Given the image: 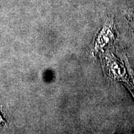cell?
<instances>
[{
    "mask_svg": "<svg viewBox=\"0 0 134 134\" xmlns=\"http://www.w3.org/2000/svg\"><path fill=\"white\" fill-rule=\"evenodd\" d=\"M125 58V60L124 61V63L125 65H126L129 75L128 80H127V81L125 83V86L129 90V91L131 92L134 98V71L132 69L131 67H130L127 58Z\"/></svg>",
    "mask_w": 134,
    "mask_h": 134,
    "instance_id": "obj_3",
    "label": "cell"
},
{
    "mask_svg": "<svg viewBox=\"0 0 134 134\" xmlns=\"http://www.w3.org/2000/svg\"><path fill=\"white\" fill-rule=\"evenodd\" d=\"M115 38V26L113 19L108 18L94 38L91 52L94 56L104 52V48L114 41Z\"/></svg>",
    "mask_w": 134,
    "mask_h": 134,
    "instance_id": "obj_2",
    "label": "cell"
},
{
    "mask_svg": "<svg viewBox=\"0 0 134 134\" xmlns=\"http://www.w3.org/2000/svg\"><path fill=\"white\" fill-rule=\"evenodd\" d=\"M100 55L104 71L106 76L113 81L125 83L128 80L129 75L126 65L124 66V62L120 61L109 52H104Z\"/></svg>",
    "mask_w": 134,
    "mask_h": 134,
    "instance_id": "obj_1",
    "label": "cell"
},
{
    "mask_svg": "<svg viewBox=\"0 0 134 134\" xmlns=\"http://www.w3.org/2000/svg\"><path fill=\"white\" fill-rule=\"evenodd\" d=\"M124 16L125 19L129 22L132 26L134 27V11L133 10H127L125 11Z\"/></svg>",
    "mask_w": 134,
    "mask_h": 134,
    "instance_id": "obj_4",
    "label": "cell"
}]
</instances>
